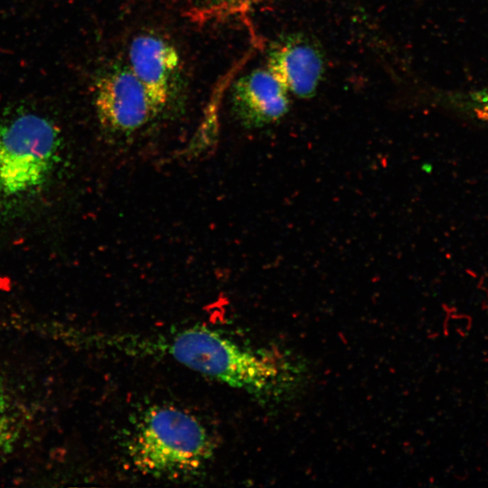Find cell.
I'll use <instances>...</instances> for the list:
<instances>
[{
    "label": "cell",
    "mask_w": 488,
    "mask_h": 488,
    "mask_svg": "<svg viewBox=\"0 0 488 488\" xmlns=\"http://www.w3.org/2000/svg\"><path fill=\"white\" fill-rule=\"evenodd\" d=\"M106 343L130 356L170 359L262 401H277L290 378L282 350L251 349L203 325L151 334L116 333Z\"/></svg>",
    "instance_id": "6da1fadb"
},
{
    "label": "cell",
    "mask_w": 488,
    "mask_h": 488,
    "mask_svg": "<svg viewBox=\"0 0 488 488\" xmlns=\"http://www.w3.org/2000/svg\"><path fill=\"white\" fill-rule=\"evenodd\" d=\"M267 68L287 91L307 99L316 92L324 61L315 43L304 35L292 34L271 47Z\"/></svg>",
    "instance_id": "8992f818"
},
{
    "label": "cell",
    "mask_w": 488,
    "mask_h": 488,
    "mask_svg": "<svg viewBox=\"0 0 488 488\" xmlns=\"http://www.w3.org/2000/svg\"><path fill=\"white\" fill-rule=\"evenodd\" d=\"M58 127L28 111L0 121V208L34 194L48 181L61 148Z\"/></svg>",
    "instance_id": "3957f363"
},
{
    "label": "cell",
    "mask_w": 488,
    "mask_h": 488,
    "mask_svg": "<svg viewBox=\"0 0 488 488\" xmlns=\"http://www.w3.org/2000/svg\"><path fill=\"white\" fill-rule=\"evenodd\" d=\"M126 454L140 473L162 479L199 474L212 457L214 444L193 415L167 405L145 409L131 426Z\"/></svg>",
    "instance_id": "7a4b0ae2"
},
{
    "label": "cell",
    "mask_w": 488,
    "mask_h": 488,
    "mask_svg": "<svg viewBox=\"0 0 488 488\" xmlns=\"http://www.w3.org/2000/svg\"><path fill=\"white\" fill-rule=\"evenodd\" d=\"M20 422L7 398L0 392V454L6 452L16 441Z\"/></svg>",
    "instance_id": "ba28073f"
},
{
    "label": "cell",
    "mask_w": 488,
    "mask_h": 488,
    "mask_svg": "<svg viewBox=\"0 0 488 488\" xmlns=\"http://www.w3.org/2000/svg\"><path fill=\"white\" fill-rule=\"evenodd\" d=\"M287 92L267 68L253 70L232 85L233 113L247 127L273 124L288 111Z\"/></svg>",
    "instance_id": "52a82bcc"
},
{
    "label": "cell",
    "mask_w": 488,
    "mask_h": 488,
    "mask_svg": "<svg viewBox=\"0 0 488 488\" xmlns=\"http://www.w3.org/2000/svg\"><path fill=\"white\" fill-rule=\"evenodd\" d=\"M127 65L161 115L176 99L181 89L182 61L177 49L160 35L140 33L129 45Z\"/></svg>",
    "instance_id": "5b68a950"
},
{
    "label": "cell",
    "mask_w": 488,
    "mask_h": 488,
    "mask_svg": "<svg viewBox=\"0 0 488 488\" xmlns=\"http://www.w3.org/2000/svg\"><path fill=\"white\" fill-rule=\"evenodd\" d=\"M466 99L473 114L478 119L488 122V86L471 92Z\"/></svg>",
    "instance_id": "9c48e42d"
},
{
    "label": "cell",
    "mask_w": 488,
    "mask_h": 488,
    "mask_svg": "<svg viewBox=\"0 0 488 488\" xmlns=\"http://www.w3.org/2000/svg\"><path fill=\"white\" fill-rule=\"evenodd\" d=\"M94 104L101 126L110 134H134L159 115L128 65H116L97 80Z\"/></svg>",
    "instance_id": "277c9868"
},
{
    "label": "cell",
    "mask_w": 488,
    "mask_h": 488,
    "mask_svg": "<svg viewBox=\"0 0 488 488\" xmlns=\"http://www.w3.org/2000/svg\"><path fill=\"white\" fill-rule=\"evenodd\" d=\"M208 1L216 2V3H224V4H228V3L237 4L238 3L241 5H247L249 0H208Z\"/></svg>",
    "instance_id": "30bf717a"
}]
</instances>
